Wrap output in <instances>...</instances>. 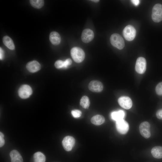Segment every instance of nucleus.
I'll list each match as a JSON object with an SVG mask.
<instances>
[{"mask_svg": "<svg viewBox=\"0 0 162 162\" xmlns=\"http://www.w3.org/2000/svg\"><path fill=\"white\" fill-rule=\"evenodd\" d=\"M125 116L124 112L122 110L112 112L111 114L112 119L116 122L123 119Z\"/></svg>", "mask_w": 162, "mask_h": 162, "instance_id": "dca6fc26", "label": "nucleus"}, {"mask_svg": "<svg viewBox=\"0 0 162 162\" xmlns=\"http://www.w3.org/2000/svg\"><path fill=\"white\" fill-rule=\"evenodd\" d=\"M131 2L135 6H138L140 3V1L138 0H131Z\"/></svg>", "mask_w": 162, "mask_h": 162, "instance_id": "c85d7f7f", "label": "nucleus"}, {"mask_svg": "<svg viewBox=\"0 0 162 162\" xmlns=\"http://www.w3.org/2000/svg\"><path fill=\"white\" fill-rule=\"evenodd\" d=\"M94 36L93 32L91 29L86 28L84 29L82 32L81 39L82 41L87 43L91 41Z\"/></svg>", "mask_w": 162, "mask_h": 162, "instance_id": "9d476101", "label": "nucleus"}, {"mask_svg": "<svg viewBox=\"0 0 162 162\" xmlns=\"http://www.w3.org/2000/svg\"><path fill=\"white\" fill-rule=\"evenodd\" d=\"M122 33L123 36L126 40L130 41L133 40L135 38L136 31L133 26L128 25L124 28Z\"/></svg>", "mask_w": 162, "mask_h": 162, "instance_id": "20e7f679", "label": "nucleus"}, {"mask_svg": "<svg viewBox=\"0 0 162 162\" xmlns=\"http://www.w3.org/2000/svg\"><path fill=\"white\" fill-rule=\"evenodd\" d=\"M146 68V62L145 58L140 57L136 61L135 69L140 74H143L145 72Z\"/></svg>", "mask_w": 162, "mask_h": 162, "instance_id": "39448f33", "label": "nucleus"}, {"mask_svg": "<svg viewBox=\"0 0 162 162\" xmlns=\"http://www.w3.org/2000/svg\"><path fill=\"white\" fill-rule=\"evenodd\" d=\"M80 105L85 109H88L89 107L90 102L88 98L86 96L82 97L80 101Z\"/></svg>", "mask_w": 162, "mask_h": 162, "instance_id": "412c9836", "label": "nucleus"}, {"mask_svg": "<svg viewBox=\"0 0 162 162\" xmlns=\"http://www.w3.org/2000/svg\"><path fill=\"white\" fill-rule=\"evenodd\" d=\"M64 68H66L71 64L72 61L70 58H68L64 61Z\"/></svg>", "mask_w": 162, "mask_h": 162, "instance_id": "bb28decb", "label": "nucleus"}, {"mask_svg": "<svg viewBox=\"0 0 162 162\" xmlns=\"http://www.w3.org/2000/svg\"><path fill=\"white\" fill-rule=\"evenodd\" d=\"M4 51L2 48H0V59L1 60L3 59L4 57Z\"/></svg>", "mask_w": 162, "mask_h": 162, "instance_id": "c756f323", "label": "nucleus"}, {"mask_svg": "<svg viewBox=\"0 0 162 162\" xmlns=\"http://www.w3.org/2000/svg\"><path fill=\"white\" fill-rule=\"evenodd\" d=\"M4 135L1 132H0V147H2L4 145L5 141L4 139Z\"/></svg>", "mask_w": 162, "mask_h": 162, "instance_id": "a878e982", "label": "nucleus"}, {"mask_svg": "<svg viewBox=\"0 0 162 162\" xmlns=\"http://www.w3.org/2000/svg\"><path fill=\"white\" fill-rule=\"evenodd\" d=\"M150 128V124L147 122L141 123L139 126L140 133L142 136L145 138H148L151 136Z\"/></svg>", "mask_w": 162, "mask_h": 162, "instance_id": "0eeeda50", "label": "nucleus"}, {"mask_svg": "<svg viewBox=\"0 0 162 162\" xmlns=\"http://www.w3.org/2000/svg\"><path fill=\"white\" fill-rule=\"evenodd\" d=\"M71 56L76 62L80 63L84 59L85 53L84 51L79 47H74L70 50Z\"/></svg>", "mask_w": 162, "mask_h": 162, "instance_id": "f257e3e1", "label": "nucleus"}, {"mask_svg": "<svg viewBox=\"0 0 162 162\" xmlns=\"http://www.w3.org/2000/svg\"><path fill=\"white\" fill-rule=\"evenodd\" d=\"M3 42L5 45L9 49L14 50L15 46L12 39L8 36H4L3 38Z\"/></svg>", "mask_w": 162, "mask_h": 162, "instance_id": "6ab92c4d", "label": "nucleus"}, {"mask_svg": "<svg viewBox=\"0 0 162 162\" xmlns=\"http://www.w3.org/2000/svg\"><path fill=\"white\" fill-rule=\"evenodd\" d=\"M10 155L11 162H23V159L21 155L16 150H14L11 151Z\"/></svg>", "mask_w": 162, "mask_h": 162, "instance_id": "2eb2a0df", "label": "nucleus"}, {"mask_svg": "<svg viewBox=\"0 0 162 162\" xmlns=\"http://www.w3.org/2000/svg\"><path fill=\"white\" fill-rule=\"evenodd\" d=\"M75 143L74 138L72 136H65L62 142L64 148L66 151H71L74 147Z\"/></svg>", "mask_w": 162, "mask_h": 162, "instance_id": "6e6552de", "label": "nucleus"}, {"mask_svg": "<svg viewBox=\"0 0 162 162\" xmlns=\"http://www.w3.org/2000/svg\"><path fill=\"white\" fill-rule=\"evenodd\" d=\"M33 159L34 162H45L46 157L42 153L37 152L34 154Z\"/></svg>", "mask_w": 162, "mask_h": 162, "instance_id": "aec40b11", "label": "nucleus"}, {"mask_svg": "<svg viewBox=\"0 0 162 162\" xmlns=\"http://www.w3.org/2000/svg\"><path fill=\"white\" fill-rule=\"evenodd\" d=\"M71 113L73 116L75 118H77L80 117L82 114L81 111L77 110H72Z\"/></svg>", "mask_w": 162, "mask_h": 162, "instance_id": "393cba45", "label": "nucleus"}, {"mask_svg": "<svg viewBox=\"0 0 162 162\" xmlns=\"http://www.w3.org/2000/svg\"><path fill=\"white\" fill-rule=\"evenodd\" d=\"M30 2L33 7L38 9L41 8L44 4V1L43 0H31Z\"/></svg>", "mask_w": 162, "mask_h": 162, "instance_id": "4be33fe9", "label": "nucleus"}, {"mask_svg": "<svg viewBox=\"0 0 162 162\" xmlns=\"http://www.w3.org/2000/svg\"><path fill=\"white\" fill-rule=\"evenodd\" d=\"M156 116L159 119L162 120V109L157 111L156 113Z\"/></svg>", "mask_w": 162, "mask_h": 162, "instance_id": "cd10ccee", "label": "nucleus"}, {"mask_svg": "<svg viewBox=\"0 0 162 162\" xmlns=\"http://www.w3.org/2000/svg\"><path fill=\"white\" fill-rule=\"evenodd\" d=\"M105 121V119L104 117L99 115L93 116L91 119V122L96 125L101 124L104 122Z\"/></svg>", "mask_w": 162, "mask_h": 162, "instance_id": "a211bd4d", "label": "nucleus"}, {"mask_svg": "<svg viewBox=\"0 0 162 162\" xmlns=\"http://www.w3.org/2000/svg\"><path fill=\"white\" fill-rule=\"evenodd\" d=\"M156 93L158 95H162V82L158 83L156 86L155 88Z\"/></svg>", "mask_w": 162, "mask_h": 162, "instance_id": "b1692460", "label": "nucleus"}, {"mask_svg": "<svg viewBox=\"0 0 162 162\" xmlns=\"http://www.w3.org/2000/svg\"><path fill=\"white\" fill-rule=\"evenodd\" d=\"M91 1H92L93 2H98L99 1V0H91Z\"/></svg>", "mask_w": 162, "mask_h": 162, "instance_id": "7c9ffc66", "label": "nucleus"}, {"mask_svg": "<svg viewBox=\"0 0 162 162\" xmlns=\"http://www.w3.org/2000/svg\"><path fill=\"white\" fill-rule=\"evenodd\" d=\"M49 38L51 43L55 45L59 44L61 41V38L59 34L56 32H51Z\"/></svg>", "mask_w": 162, "mask_h": 162, "instance_id": "4468645a", "label": "nucleus"}, {"mask_svg": "<svg viewBox=\"0 0 162 162\" xmlns=\"http://www.w3.org/2000/svg\"><path fill=\"white\" fill-rule=\"evenodd\" d=\"M110 40L111 44L119 50L124 47L125 44L124 40L122 37L117 33L112 34L110 36Z\"/></svg>", "mask_w": 162, "mask_h": 162, "instance_id": "f03ea898", "label": "nucleus"}, {"mask_svg": "<svg viewBox=\"0 0 162 162\" xmlns=\"http://www.w3.org/2000/svg\"><path fill=\"white\" fill-rule=\"evenodd\" d=\"M119 105L126 109H130L132 106V102L130 98L127 96H122L118 99Z\"/></svg>", "mask_w": 162, "mask_h": 162, "instance_id": "f8f14e48", "label": "nucleus"}, {"mask_svg": "<svg viewBox=\"0 0 162 162\" xmlns=\"http://www.w3.org/2000/svg\"><path fill=\"white\" fill-rule=\"evenodd\" d=\"M27 69L30 72L34 73L39 70L41 66L39 63L36 61H33L28 62L26 65Z\"/></svg>", "mask_w": 162, "mask_h": 162, "instance_id": "ddd939ff", "label": "nucleus"}, {"mask_svg": "<svg viewBox=\"0 0 162 162\" xmlns=\"http://www.w3.org/2000/svg\"><path fill=\"white\" fill-rule=\"evenodd\" d=\"M89 90L93 92H101L103 88V86L100 82L96 80L91 81L88 85Z\"/></svg>", "mask_w": 162, "mask_h": 162, "instance_id": "9b49d317", "label": "nucleus"}, {"mask_svg": "<svg viewBox=\"0 0 162 162\" xmlns=\"http://www.w3.org/2000/svg\"><path fill=\"white\" fill-rule=\"evenodd\" d=\"M55 66L58 69L64 68V61L61 60H57L55 62Z\"/></svg>", "mask_w": 162, "mask_h": 162, "instance_id": "5701e85b", "label": "nucleus"}, {"mask_svg": "<svg viewBox=\"0 0 162 162\" xmlns=\"http://www.w3.org/2000/svg\"><path fill=\"white\" fill-rule=\"evenodd\" d=\"M31 88L27 85L22 86L19 88L18 93L19 96L22 99L28 98L32 93Z\"/></svg>", "mask_w": 162, "mask_h": 162, "instance_id": "423d86ee", "label": "nucleus"}, {"mask_svg": "<svg viewBox=\"0 0 162 162\" xmlns=\"http://www.w3.org/2000/svg\"><path fill=\"white\" fill-rule=\"evenodd\" d=\"M116 127L118 131L122 134H126L129 129L128 123L123 119L116 121Z\"/></svg>", "mask_w": 162, "mask_h": 162, "instance_id": "1a4fd4ad", "label": "nucleus"}, {"mask_svg": "<svg viewBox=\"0 0 162 162\" xmlns=\"http://www.w3.org/2000/svg\"><path fill=\"white\" fill-rule=\"evenodd\" d=\"M151 153L153 156L156 158H162V147L156 146L151 150Z\"/></svg>", "mask_w": 162, "mask_h": 162, "instance_id": "f3484780", "label": "nucleus"}, {"mask_svg": "<svg viewBox=\"0 0 162 162\" xmlns=\"http://www.w3.org/2000/svg\"><path fill=\"white\" fill-rule=\"evenodd\" d=\"M152 18L155 22H159L162 20V5L157 4L153 7Z\"/></svg>", "mask_w": 162, "mask_h": 162, "instance_id": "7ed1b4c3", "label": "nucleus"}]
</instances>
